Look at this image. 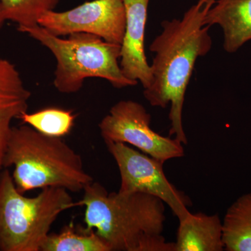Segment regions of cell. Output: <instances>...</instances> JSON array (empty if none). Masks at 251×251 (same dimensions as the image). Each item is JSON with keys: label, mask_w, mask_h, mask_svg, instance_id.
<instances>
[{"label": "cell", "mask_w": 251, "mask_h": 251, "mask_svg": "<svg viewBox=\"0 0 251 251\" xmlns=\"http://www.w3.org/2000/svg\"><path fill=\"white\" fill-rule=\"evenodd\" d=\"M20 119L43 134L63 138L69 134L74 127L75 115L72 110L48 108L32 113L25 112Z\"/></svg>", "instance_id": "cell-15"}, {"label": "cell", "mask_w": 251, "mask_h": 251, "mask_svg": "<svg viewBox=\"0 0 251 251\" xmlns=\"http://www.w3.org/2000/svg\"><path fill=\"white\" fill-rule=\"evenodd\" d=\"M30 91L14 64L0 59V173L13 126V120L27 112Z\"/></svg>", "instance_id": "cell-10"}, {"label": "cell", "mask_w": 251, "mask_h": 251, "mask_svg": "<svg viewBox=\"0 0 251 251\" xmlns=\"http://www.w3.org/2000/svg\"><path fill=\"white\" fill-rule=\"evenodd\" d=\"M9 167L23 194L49 187L76 193L94 181L82 157L62 138L43 134L27 125L13 127L3 159V168Z\"/></svg>", "instance_id": "cell-3"}, {"label": "cell", "mask_w": 251, "mask_h": 251, "mask_svg": "<svg viewBox=\"0 0 251 251\" xmlns=\"http://www.w3.org/2000/svg\"><path fill=\"white\" fill-rule=\"evenodd\" d=\"M6 21L18 25V29L38 25L44 13L54 11L59 0H0Z\"/></svg>", "instance_id": "cell-16"}, {"label": "cell", "mask_w": 251, "mask_h": 251, "mask_svg": "<svg viewBox=\"0 0 251 251\" xmlns=\"http://www.w3.org/2000/svg\"><path fill=\"white\" fill-rule=\"evenodd\" d=\"M64 188L41 189L34 197L19 192L8 170L0 173V251H41L52 225L77 206Z\"/></svg>", "instance_id": "cell-5"}, {"label": "cell", "mask_w": 251, "mask_h": 251, "mask_svg": "<svg viewBox=\"0 0 251 251\" xmlns=\"http://www.w3.org/2000/svg\"><path fill=\"white\" fill-rule=\"evenodd\" d=\"M126 11L125 36L121 44L120 67L124 75L148 88L153 81L145 50V27L150 0H122Z\"/></svg>", "instance_id": "cell-9"}, {"label": "cell", "mask_w": 251, "mask_h": 251, "mask_svg": "<svg viewBox=\"0 0 251 251\" xmlns=\"http://www.w3.org/2000/svg\"><path fill=\"white\" fill-rule=\"evenodd\" d=\"M223 242L227 251H251V192L227 209L223 221Z\"/></svg>", "instance_id": "cell-13"}, {"label": "cell", "mask_w": 251, "mask_h": 251, "mask_svg": "<svg viewBox=\"0 0 251 251\" xmlns=\"http://www.w3.org/2000/svg\"><path fill=\"white\" fill-rule=\"evenodd\" d=\"M120 171V188L124 193H141L159 198L179 221L189 214L191 202L167 179L164 163L124 143H105Z\"/></svg>", "instance_id": "cell-7"}, {"label": "cell", "mask_w": 251, "mask_h": 251, "mask_svg": "<svg viewBox=\"0 0 251 251\" xmlns=\"http://www.w3.org/2000/svg\"><path fill=\"white\" fill-rule=\"evenodd\" d=\"M216 0H198L181 19L164 21L161 34L153 39L150 50L154 53L151 67L153 81L144 89V97L153 107L171 105L169 136L187 144L183 126L185 94L198 57L212 48L209 25L204 20Z\"/></svg>", "instance_id": "cell-1"}, {"label": "cell", "mask_w": 251, "mask_h": 251, "mask_svg": "<svg viewBox=\"0 0 251 251\" xmlns=\"http://www.w3.org/2000/svg\"><path fill=\"white\" fill-rule=\"evenodd\" d=\"M41 251H112L94 229L76 227L72 221L58 233H50Z\"/></svg>", "instance_id": "cell-14"}, {"label": "cell", "mask_w": 251, "mask_h": 251, "mask_svg": "<svg viewBox=\"0 0 251 251\" xmlns=\"http://www.w3.org/2000/svg\"><path fill=\"white\" fill-rule=\"evenodd\" d=\"M38 24L56 36L85 32L121 45L126 29L122 0H93L63 12L44 13Z\"/></svg>", "instance_id": "cell-8"}, {"label": "cell", "mask_w": 251, "mask_h": 251, "mask_svg": "<svg viewBox=\"0 0 251 251\" xmlns=\"http://www.w3.org/2000/svg\"><path fill=\"white\" fill-rule=\"evenodd\" d=\"M224 31V49L234 53L251 40V0H216L204 20Z\"/></svg>", "instance_id": "cell-11"}, {"label": "cell", "mask_w": 251, "mask_h": 251, "mask_svg": "<svg viewBox=\"0 0 251 251\" xmlns=\"http://www.w3.org/2000/svg\"><path fill=\"white\" fill-rule=\"evenodd\" d=\"M77 206H85L84 222L112 251H175L163 236L166 206L159 198L141 193H110L92 181Z\"/></svg>", "instance_id": "cell-2"}, {"label": "cell", "mask_w": 251, "mask_h": 251, "mask_svg": "<svg viewBox=\"0 0 251 251\" xmlns=\"http://www.w3.org/2000/svg\"><path fill=\"white\" fill-rule=\"evenodd\" d=\"M151 116L138 102L122 100L110 108L99 125L105 143L130 145L163 163L184 156L183 144L158 134L151 127Z\"/></svg>", "instance_id": "cell-6"}, {"label": "cell", "mask_w": 251, "mask_h": 251, "mask_svg": "<svg viewBox=\"0 0 251 251\" xmlns=\"http://www.w3.org/2000/svg\"><path fill=\"white\" fill-rule=\"evenodd\" d=\"M18 30L39 41L53 54L57 61L53 84L61 93H76L88 77L105 79L116 88L138 84L126 78L122 72L119 62L121 45L85 32L74 33L68 39H62L39 24Z\"/></svg>", "instance_id": "cell-4"}, {"label": "cell", "mask_w": 251, "mask_h": 251, "mask_svg": "<svg viewBox=\"0 0 251 251\" xmlns=\"http://www.w3.org/2000/svg\"><path fill=\"white\" fill-rule=\"evenodd\" d=\"M175 251H222L223 222L218 214H189L179 221Z\"/></svg>", "instance_id": "cell-12"}, {"label": "cell", "mask_w": 251, "mask_h": 251, "mask_svg": "<svg viewBox=\"0 0 251 251\" xmlns=\"http://www.w3.org/2000/svg\"><path fill=\"white\" fill-rule=\"evenodd\" d=\"M4 21H6V20L4 17V14H3L2 6H1V1H0V29L2 27Z\"/></svg>", "instance_id": "cell-17"}]
</instances>
